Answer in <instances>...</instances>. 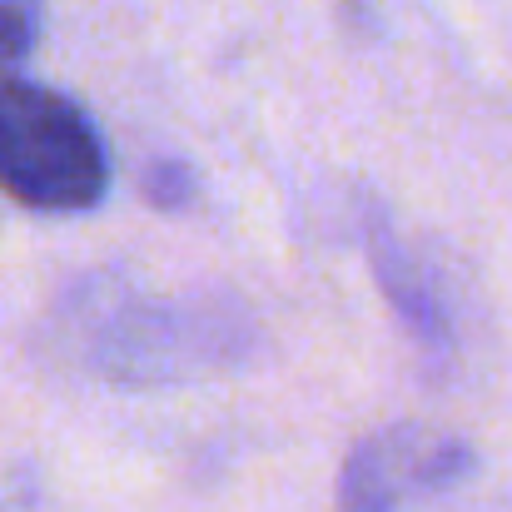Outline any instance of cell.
<instances>
[{"label": "cell", "instance_id": "2", "mask_svg": "<svg viewBox=\"0 0 512 512\" xmlns=\"http://www.w3.org/2000/svg\"><path fill=\"white\" fill-rule=\"evenodd\" d=\"M473 448L453 433L398 423L368 433L339 468V512H403L413 498H433L463 483Z\"/></svg>", "mask_w": 512, "mask_h": 512}, {"label": "cell", "instance_id": "4", "mask_svg": "<svg viewBox=\"0 0 512 512\" xmlns=\"http://www.w3.org/2000/svg\"><path fill=\"white\" fill-rule=\"evenodd\" d=\"M140 189L155 209H184L194 199V170L184 160H155L150 170L140 174Z\"/></svg>", "mask_w": 512, "mask_h": 512}, {"label": "cell", "instance_id": "3", "mask_svg": "<svg viewBox=\"0 0 512 512\" xmlns=\"http://www.w3.org/2000/svg\"><path fill=\"white\" fill-rule=\"evenodd\" d=\"M373 269H378V289L393 299V309L408 324V334L423 343V348H448V314H443L433 284L423 279V269L388 234L373 244Z\"/></svg>", "mask_w": 512, "mask_h": 512}, {"label": "cell", "instance_id": "5", "mask_svg": "<svg viewBox=\"0 0 512 512\" xmlns=\"http://www.w3.org/2000/svg\"><path fill=\"white\" fill-rule=\"evenodd\" d=\"M35 45V15L20 0H0V75L15 70Z\"/></svg>", "mask_w": 512, "mask_h": 512}, {"label": "cell", "instance_id": "1", "mask_svg": "<svg viewBox=\"0 0 512 512\" xmlns=\"http://www.w3.org/2000/svg\"><path fill=\"white\" fill-rule=\"evenodd\" d=\"M0 189L40 214H80L110 194L100 125L60 90L0 75Z\"/></svg>", "mask_w": 512, "mask_h": 512}]
</instances>
